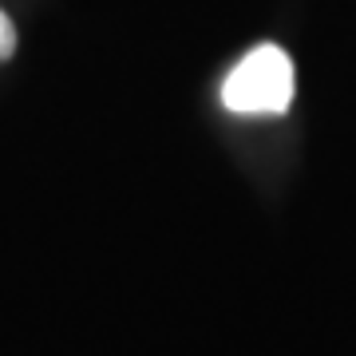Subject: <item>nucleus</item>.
I'll return each instance as SVG.
<instances>
[{"label":"nucleus","instance_id":"obj_2","mask_svg":"<svg viewBox=\"0 0 356 356\" xmlns=\"http://www.w3.org/2000/svg\"><path fill=\"white\" fill-rule=\"evenodd\" d=\"M13 44H16L13 20H8V16L0 13V60H4V56H8V51H13Z\"/></svg>","mask_w":356,"mask_h":356},{"label":"nucleus","instance_id":"obj_1","mask_svg":"<svg viewBox=\"0 0 356 356\" xmlns=\"http://www.w3.org/2000/svg\"><path fill=\"white\" fill-rule=\"evenodd\" d=\"M222 103L238 115H281L293 103V60L277 44H257L222 83Z\"/></svg>","mask_w":356,"mask_h":356}]
</instances>
